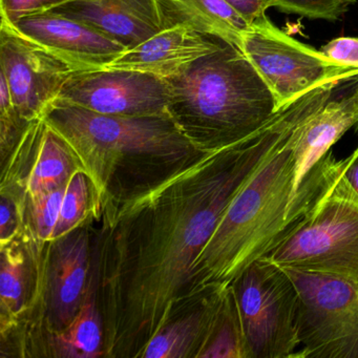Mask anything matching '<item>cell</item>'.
<instances>
[{
	"instance_id": "cell-27",
	"label": "cell",
	"mask_w": 358,
	"mask_h": 358,
	"mask_svg": "<svg viewBox=\"0 0 358 358\" xmlns=\"http://www.w3.org/2000/svg\"><path fill=\"white\" fill-rule=\"evenodd\" d=\"M345 179L349 182L354 192L358 194V146L349 157H348L347 166L343 171Z\"/></svg>"
},
{
	"instance_id": "cell-26",
	"label": "cell",
	"mask_w": 358,
	"mask_h": 358,
	"mask_svg": "<svg viewBox=\"0 0 358 358\" xmlns=\"http://www.w3.org/2000/svg\"><path fill=\"white\" fill-rule=\"evenodd\" d=\"M250 26L261 24L268 20L266 0H225Z\"/></svg>"
},
{
	"instance_id": "cell-25",
	"label": "cell",
	"mask_w": 358,
	"mask_h": 358,
	"mask_svg": "<svg viewBox=\"0 0 358 358\" xmlns=\"http://www.w3.org/2000/svg\"><path fill=\"white\" fill-rule=\"evenodd\" d=\"M320 51L337 64L358 68V38L338 37L329 41Z\"/></svg>"
},
{
	"instance_id": "cell-3",
	"label": "cell",
	"mask_w": 358,
	"mask_h": 358,
	"mask_svg": "<svg viewBox=\"0 0 358 358\" xmlns=\"http://www.w3.org/2000/svg\"><path fill=\"white\" fill-rule=\"evenodd\" d=\"M296 127L262 161L230 203L192 268L188 303L231 284L303 219L293 213Z\"/></svg>"
},
{
	"instance_id": "cell-20",
	"label": "cell",
	"mask_w": 358,
	"mask_h": 358,
	"mask_svg": "<svg viewBox=\"0 0 358 358\" xmlns=\"http://www.w3.org/2000/svg\"><path fill=\"white\" fill-rule=\"evenodd\" d=\"M94 220L97 221L95 190L87 173L80 169L73 175L66 186L52 241Z\"/></svg>"
},
{
	"instance_id": "cell-1",
	"label": "cell",
	"mask_w": 358,
	"mask_h": 358,
	"mask_svg": "<svg viewBox=\"0 0 358 358\" xmlns=\"http://www.w3.org/2000/svg\"><path fill=\"white\" fill-rule=\"evenodd\" d=\"M317 108L313 94H303L248 137L204 152L102 209L93 257L103 357L140 358L187 305L192 268L230 203L268 154Z\"/></svg>"
},
{
	"instance_id": "cell-19",
	"label": "cell",
	"mask_w": 358,
	"mask_h": 358,
	"mask_svg": "<svg viewBox=\"0 0 358 358\" xmlns=\"http://www.w3.org/2000/svg\"><path fill=\"white\" fill-rule=\"evenodd\" d=\"M199 358H248L240 310L231 285L224 289L219 317Z\"/></svg>"
},
{
	"instance_id": "cell-15",
	"label": "cell",
	"mask_w": 358,
	"mask_h": 358,
	"mask_svg": "<svg viewBox=\"0 0 358 358\" xmlns=\"http://www.w3.org/2000/svg\"><path fill=\"white\" fill-rule=\"evenodd\" d=\"M224 289L199 295L148 341L140 358H199L221 311Z\"/></svg>"
},
{
	"instance_id": "cell-4",
	"label": "cell",
	"mask_w": 358,
	"mask_h": 358,
	"mask_svg": "<svg viewBox=\"0 0 358 358\" xmlns=\"http://www.w3.org/2000/svg\"><path fill=\"white\" fill-rule=\"evenodd\" d=\"M164 81L169 116L203 152L248 137L278 110L267 83L232 43Z\"/></svg>"
},
{
	"instance_id": "cell-5",
	"label": "cell",
	"mask_w": 358,
	"mask_h": 358,
	"mask_svg": "<svg viewBox=\"0 0 358 358\" xmlns=\"http://www.w3.org/2000/svg\"><path fill=\"white\" fill-rule=\"evenodd\" d=\"M334 159L305 217L266 259L282 268L327 274L358 286V194Z\"/></svg>"
},
{
	"instance_id": "cell-13",
	"label": "cell",
	"mask_w": 358,
	"mask_h": 358,
	"mask_svg": "<svg viewBox=\"0 0 358 358\" xmlns=\"http://www.w3.org/2000/svg\"><path fill=\"white\" fill-rule=\"evenodd\" d=\"M223 39L184 26L161 30L104 69L137 71L167 79L181 73L201 57L219 50Z\"/></svg>"
},
{
	"instance_id": "cell-2",
	"label": "cell",
	"mask_w": 358,
	"mask_h": 358,
	"mask_svg": "<svg viewBox=\"0 0 358 358\" xmlns=\"http://www.w3.org/2000/svg\"><path fill=\"white\" fill-rule=\"evenodd\" d=\"M45 122L72 148L102 209L169 177L204 154L169 116L98 114L57 99Z\"/></svg>"
},
{
	"instance_id": "cell-14",
	"label": "cell",
	"mask_w": 358,
	"mask_h": 358,
	"mask_svg": "<svg viewBox=\"0 0 358 358\" xmlns=\"http://www.w3.org/2000/svg\"><path fill=\"white\" fill-rule=\"evenodd\" d=\"M53 12L97 29L127 50L162 30L155 0H73Z\"/></svg>"
},
{
	"instance_id": "cell-7",
	"label": "cell",
	"mask_w": 358,
	"mask_h": 358,
	"mask_svg": "<svg viewBox=\"0 0 358 358\" xmlns=\"http://www.w3.org/2000/svg\"><path fill=\"white\" fill-rule=\"evenodd\" d=\"M284 269L299 292V347L294 358H358L357 285L327 274Z\"/></svg>"
},
{
	"instance_id": "cell-23",
	"label": "cell",
	"mask_w": 358,
	"mask_h": 358,
	"mask_svg": "<svg viewBox=\"0 0 358 358\" xmlns=\"http://www.w3.org/2000/svg\"><path fill=\"white\" fill-rule=\"evenodd\" d=\"M356 0H266L268 9L296 14L311 20H336L355 5Z\"/></svg>"
},
{
	"instance_id": "cell-16",
	"label": "cell",
	"mask_w": 358,
	"mask_h": 358,
	"mask_svg": "<svg viewBox=\"0 0 358 358\" xmlns=\"http://www.w3.org/2000/svg\"><path fill=\"white\" fill-rule=\"evenodd\" d=\"M163 29L184 26L240 48L251 28L225 0H155Z\"/></svg>"
},
{
	"instance_id": "cell-12",
	"label": "cell",
	"mask_w": 358,
	"mask_h": 358,
	"mask_svg": "<svg viewBox=\"0 0 358 358\" xmlns=\"http://www.w3.org/2000/svg\"><path fill=\"white\" fill-rule=\"evenodd\" d=\"M358 123V96L355 92L341 98H332L320 110L297 125L293 142L294 185L293 213L303 217L313 201L297 204V194L316 165L331 152L332 146Z\"/></svg>"
},
{
	"instance_id": "cell-17",
	"label": "cell",
	"mask_w": 358,
	"mask_h": 358,
	"mask_svg": "<svg viewBox=\"0 0 358 358\" xmlns=\"http://www.w3.org/2000/svg\"><path fill=\"white\" fill-rule=\"evenodd\" d=\"M104 324L98 301L97 268L93 257L91 282L85 303L72 324L48 345L47 357H103Z\"/></svg>"
},
{
	"instance_id": "cell-18",
	"label": "cell",
	"mask_w": 358,
	"mask_h": 358,
	"mask_svg": "<svg viewBox=\"0 0 358 358\" xmlns=\"http://www.w3.org/2000/svg\"><path fill=\"white\" fill-rule=\"evenodd\" d=\"M0 333L3 341L20 327L28 307L31 268L20 236L0 246Z\"/></svg>"
},
{
	"instance_id": "cell-24",
	"label": "cell",
	"mask_w": 358,
	"mask_h": 358,
	"mask_svg": "<svg viewBox=\"0 0 358 358\" xmlns=\"http://www.w3.org/2000/svg\"><path fill=\"white\" fill-rule=\"evenodd\" d=\"M73 0H0L1 20L14 24L27 16L54 11Z\"/></svg>"
},
{
	"instance_id": "cell-6",
	"label": "cell",
	"mask_w": 358,
	"mask_h": 358,
	"mask_svg": "<svg viewBox=\"0 0 358 358\" xmlns=\"http://www.w3.org/2000/svg\"><path fill=\"white\" fill-rule=\"evenodd\" d=\"M248 358H294L299 351V292L286 270L255 259L231 282Z\"/></svg>"
},
{
	"instance_id": "cell-11",
	"label": "cell",
	"mask_w": 358,
	"mask_h": 358,
	"mask_svg": "<svg viewBox=\"0 0 358 358\" xmlns=\"http://www.w3.org/2000/svg\"><path fill=\"white\" fill-rule=\"evenodd\" d=\"M11 24L73 73L103 70L127 50L97 29L53 11L27 16Z\"/></svg>"
},
{
	"instance_id": "cell-28",
	"label": "cell",
	"mask_w": 358,
	"mask_h": 358,
	"mask_svg": "<svg viewBox=\"0 0 358 358\" xmlns=\"http://www.w3.org/2000/svg\"><path fill=\"white\" fill-rule=\"evenodd\" d=\"M354 92H355L356 95L358 96V78H357V85H356L355 90H354ZM356 129L358 131V123L356 124Z\"/></svg>"
},
{
	"instance_id": "cell-10",
	"label": "cell",
	"mask_w": 358,
	"mask_h": 358,
	"mask_svg": "<svg viewBox=\"0 0 358 358\" xmlns=\"http://www.w3.org/2000/svg\"><path fill=\"white\" fill-rule=\"evenodd\" d=\"M58 99L110 116H169L164 79L137 71L74 73Z\"/></svg>"
},
{
	"instance_id": "cell-8",
	"label": "cell",
	"mask_w": 358,
	"mask_h": 358,
	"mask_svg": "<svg viewBox=\"0 0 358 358\" xmlns=\"http://www.w3.org/2000/svg\"><path fill=\"white\" fill-rule=\"evenodd\" d=\"M241 50L267 83L278 110L322 83L358 78V68L333 62L269 20L243 34Z\"/></svg>"
},
{
	"instance_id": "cell-22",
	"label": "cell",
	"mask_w": 358,
	"mask_h": 358,
	"mask_svg": "<svg viewBox=\"0 0 358 358\" xmlns=\"http://www.w3.org/2000/svg\"><path fill=\"white\" fill-rule=\"evenodd\" d=\"M33 121L20 114L13 101L7 81L0 76V152L1 163L12 154Z\"/></svg>"
},
{
	"instance_id": "cell-21",
	"label": "cell",
	"mask_w": 358,
	"mask_h": 358,
	"mask_svg": "<svg viewBox=\"0 0 358 358\" xmlns=\"http://www.w3.org/2000/svg\"><path fill=\"white\" fill-rule=\"evenodd\" d=\"M66 186L26 200L24 223L41 242H52Z\"/></svg>"
},
{
	"instance_id": "cell-9",
	"label": "cell",
	"mask_w": 358,
	"mask_h": 358,
	"mask_svg": "<svg viewBox=\"0 0 358 358\" xmlns=\"http://www.w3.org/2000/svg\"><path fill=\"white\" fill-rule=\"evenodd\" d=\"M73 74L66 64L1 20L0 76L22 117L29 121L43 118Z\"/></svg>"
}]
</instances>
